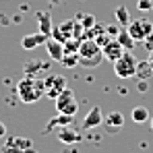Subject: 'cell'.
Here are the masks:
<instances>
[{
    "mask_svg": "<svg viewBox=\"0 0 153 153\" xmlns=\"http://www.w3.org/2000/svg\"><path fill=\"white\" fill-rule=\"evenodd\" d=\"M56 112L58 114H68V116H76V112H79V102H76L75 93H73V89H64L56 100Z\"/></svg>",
    "mask_w": 153,
    "mask_h": 153,
    "instance_id": "obj_4",
    "label": "cell"
},
{
    "mask_svg": "<svg viewBox=\"0 0 153 153\" xmlns=\"http://www.w3.org/2000/svg\"><path fill=\"white\" fill-rule=\"evenodd\" d=\"M44 85H46V95L56 100L64 89H66V79L62 75H48L44 79Z\"/></svg>",
    "mask_w": 153,
    "mask_h": 153,
    "instance_id": "obj_7",
    "label": "cell"
},
{
    "mask_svg": "<svg viewBox=\"0 0 153 153\" xmlns=\"http://www.w3.org/2000/svg\"><path fill=\"white\" fill-rule=\"evenodd\" d=\"M48 42V35H44V33H31V35H25L23 39H21V46H23V50H33V48H37V46H42V44H46Z\"/></svg>",
    "mask_w": 153,
    "mask_h": 153,
    "instance_id": "obj_13",
    "label": "cell"
},
{
    "mask_svg": "<svg viewBox=\"0 0 153 153\" xmlns=\"http://www.w3.org/2000/svg\"><path fill=\"white\" fill-rule=\"evenodd\" d=\"M137 64H139V60L132 56V52H124L114 62V73H116V76H120V79L137 76Z\"/></svg>",
    "mask_w": 153,
    "mask_h": 153,
    "instance_id": "obj_3",
    "label": "cell"
},
{
    "mask_svg": "<svg viewBox=\"0 0 153 153\" xmlns=\"http://www.w3.org/2000/svg\"><path fill=\"white\" fill-rule=\"evenodd\" d=\"M116 39H118V42L122 44V48H124L126 52H132V48H134V44H137V42L132 39V35L128 33V29H126V27H122V29L118 31Z\"/></svg>",
    "mask_w": 153,
    "mask_h": 153,
    "instance_id": "obj_17",
    "label": "cell"
},
{
    "mask_svg": "<svg viewBox=\"0 0 153 153\" xmlns=\"http://www.w3.org/2000/svg\"><path fill=\"white\" fill-rule=\"evenodd\" d=\"M147 60H149V62H151V66H153V50L149 52V58H147Z\"/></svg>",
    "mask_w": 153,
    "mask_h": 153,
    "instance_id": "obj_26",
    "label": "cell"
},
{
    "mask_svg": "<svg viewBox=\"0 0 153 153\" xmlns=\"http://www.w3.org/2000/svg\"><path fill=\"white\" fill-rule=\"evenodd\" d=\"M153 76V66L149 60H139V64H137V79H151Z\"/></svg>",
    "mask_w": 153,
    "mask_h": 153,
    "instance_id": "obj_18",
    "label": "cell"
},
{
    "mask_svg": "<svg viewBox=\"0 0 153 153\" xmlns=\"http://www.w3.org/2000/svg\"><path fill=\"white\" fill-rule=\"evenodd\" d=\"M75 122V116H68V114H58V116H54L50 120V124L46 126V132H50V130H54L56 126L64 128V126H71Z\"/></svg>",
    "mask_w": 153,
    "mask_h": 153,
    "instance_id": "obj_15",
    "label": "cell"
},
{
    "mask_svg": "<svg viewBox=\"0 0 153 153\" xmlns=\"http://www.w3.org/2000/svg\"><path fill=\"white\" fill-rule=\"evenodd\" d=\"M137 91H139V93H147V91H149V83H147L145 79H139V81H137Z\"/></svg>",
    "mask_w": 153,
    "mask_h": 153,
    "instance_id": "obj_23",
    "label": "cell"
},
{
    "mask_svg": "<svg viewBox=\"0 0 153 153\" xmlns=\"http://www.w3.org/2000/svg\"><path fill=\"white\" fill-rule=\"evenodd\" d=\"M103 60V50L95 39H83L79 46V64L85 68H95Z\"/></svg>",
    "mask_w": 153,
    "mask_h": 153,
    "instance_id": "obj_2",
    "label": "cell"
},
{
    "mask_svg": "<svg viewBox=\"0 0 153 153\" xmlns=\"http://www.w3.org/2000/svg\"><path fill=\"white\" fill-rule=\"evenodd\" d=\"M17 95L23 103H35L46 95V85L44 79H37L35 75H27L17 83Z\"/></svg>",
    "mask_w": 153,
    "mask_h": 153,
    "instance_id": "obj_1",
    "label": "cell"
},
{
    "mask_svg": "<svg viewBox=\"0 0 153 153\" xmlns=\"http://www.w3.org/2000/svg\"><path fill=\"white\" fill-rule=\"evenodd\" d=\"M126 29H128V33L132 35L134 42H141L143 44L147 39V35L153 33V23L149 19H137V21H130Z\"/></svg>",
    "mask_w": 153,
    "mask_h": 153,
    "instance_id": "obj_6",
    "label": "cell"
},
{
    "mask_svg": "<svg viewBox=\"0 0 153 153\" xmlns=\"http://www.w3.org/2000/svg\"><path fill=\"white\" fill-rule=\"evenodd\" d=\"M116 21H118L120 27H128V23H130V15H128L126 6H118V8H116Z\"/></svg>",
    "mask_w": 153,
    "mask_h": 153,
    "instance_id": "obj_19",
    "label": "cell"
},
{
    "mask_svg": "<svg viewBox=\"0 0 153 153\" xmlns=\"http://www.w3.org/2000/svg\"><path fill=\"white\" fill-rule=\"evenodd\" d=\"M35 19H37V23H39V33H44V35H48L52 37V17L50 13H46V10H39V13H35Z\"/></svg>",
    "mask_w": 153,
    "mask_h": 153,
    "instance_id": "obj_14",
    "label": "cell"
},
{
    "mask_svg": "<svg viewBox=\"0 0 153 153\" xmlns=\"http://www.w3.org/2000/svg\"><path fill=\"white\" fill-rule=\"evenodd\" d=\"M6 137V126H4V122L0 120V139H4Z\"/></svg>",
    "mask_w": 153,
    "mask_h": 153,
    "instance_id": "obj_25",
    "label": "cell"
},
{
    "mask_svg": "<svg viewBox=\"0 0 153 153\" xmlns=\"http://www.w3.org/2000/svg\"><path fill=\"white\" fill-rule=\"evenodd\" d=\"M60 62H62V66L73 68V66H76V64H79V54H64Z\"/></svg>",
    "mask_w": 153,
    "mask_h": 153,
    "instance_id": "obj_21",
    "label": "cell"
},
{
    "mask_svg": "<svg viewBox=\"0 0 153 153\" xmlns=\"http://www.w3.org/2000/svg\"><path fill=\"white\" fill-rule=\"evenodd\" d=\"M48 2H50V4H58L60 0H48Z\"/></svg>",
    "mask_w": 153,
    "mask_h": 153,
    "instance_id": "obj_27",
    "label": "cell"
},
{
    "mask_svg": "<svg viewBox=\"0 0 153 153\" xmlns=\"http://www.w3.org/2000/svg\"><path fill=\"white\" fill-rule=\"evenodd\" d=\"M75 19L85 27V31H87V29H93V27L97 25V21H95V17H93V15H83V13H81V15H76Z\"/></svg>",
    "mask_w": 153,
    "mask_h": 153,
    "instance_id": "obj_20",
    "label": "cell"
},
{
    "mask_svg": "<svg viewBox=\"0 0 153 153\" xmlns=\"http://www.w3.org/2000/svg\"><path fill=\"white\" fill-rule=\"evenodd\" d=\"M143 46H145V48H147L149 52L153 50V33H151V35H147V39L143 42Z\"/></svg>",
    "mask_w": 153,
    "mask_h": 153,
    "instance_id": "obj_24",
    "label": "cell"
},
{
    "mask_svg": "<svg viewBox=\"0 0 153 153\" xmlns=\"http://www.w3.org/2000/svg\"><path fill=\"white\" fill-rule=\"evenodd\" d=\"M102 50H103V58H105V60H110V62H116V60L126 52L124 48H122V44H120L116 37H114V39H110Z\"/></svg>",
    "mask_w": 153,
    "mask_h": 153,
    "instance_id": "obj_8",
    "label": "cell"
},
{
    "mask_svg": "<svg viewBox=\"0 0 153 153\" xmlns=\"http://www.w3.org/2000/svg\"><path fill=\"white\" fill-rule=\"evenodd\" d=\"M137 8L143 10V13L151 10V8H153V0H139V2H137Z\"/></svg>",
    "mask_w": 153,
    "mask_h": 153,
    "instance_id": "obj_22",
    "label": "cell"
},
{
    "mask_svg": "<svg viewBox=\"0 0 153 153\" xmlns=\"http://www.w3.org/2000/svg\"><path fill=\"white\" fill-rule=\"evenodd\" d=\"M2 153H37L33 149V141L27 137H8L2 145Z\"/></svg>",
    "mask_w": 153,
    "mask_h": 153,
    "instance_id": "obj_5",
    "label": "cell"
},
{
    "mask_svg": "<svg viewBox=\"0 0 153 153\" xmlns=\"http://www.w3.org/2000/svg\"><path fill=\"white\" fill-rule=\"evenodd\" d=\"M103 126L108 132H118L124 126V116L122 112H110L108 116H103Z\"/></svg>",
    "mask_w": 153,
    "mask_h": 153,
    "instance_id": "obj_10",
    "label": "cell"
},
{
    "mask_svg": "<svg viewBox=\"0 0 153 153\" xmlns=\"http://www.w3.org/2000/svg\"><path fill=\"white\" fill-rule=\"evenodd\" d=\"M149 124H151V128H153V116H151V120H149Z\"/></svg>",
    "mask_w": 153,
    "mask_h": 153,
    "instance_id": "obj_28",
    "label": "cell"
},
{
    "mask_svg": "<svg viewBox=\"0 0 153 153\" xmlns=\"http://www.w3.org/2000/svg\"><path fill=\"white\" fill-rule=\"evenodd\" d=\"M44 46H46V52H48V56H50L52 60H56V62L62 60V56H64V44L62 42H58L54 37H48V42Z\"/></svg>",
    "mask_w": 153,
    "mask_h": 153,
    "instance_id": "obj_12",
    "label": "cell"
},
{
    "mask_svg": "<svg viewBox=\"0 0 153 153\" xmlns=\"http://www.w3.org/2000/svg\"><path fill=\"white\" fill-rule=\"evenodd\" d=\"M56 137H58V141L64 143V145H75V143L81 141V130H76V128L71 124V126L60 128V130L56 132Z\"/></svg>",
    "mask_w": 153,
    "mask_h": 153,
    "instance_id": "obj_9",
    "label": "cell"
},
{
    "mask_svg": "<svg viewBox=\"0 0 153 153\" xmlns=\"http://www.w3.org/2000/svg\"><path fill=\"white\" fill-rule=\"evenodd\" d=\"M102 124H103L102 108H100V105H93V108L89 110V114L85 116V120H83V128H85V130H89V128L102 126Z\"/></svg>",
    "mask_w": 153,
    "mask_h": 153,
    "instance_id": "obj_11",
    "label": "cell"
},
{
    "mask_svg": "<svg viewBox=\"0 0 153 153\" xmlns=\"http://www.w3.org/2000/svg\"><path fill=\"white\" fill-rule=\"evenodd\" d=\"M130 118H132L134 124H143V122H149L151 120V114H149V110L145 105H134L132 112H130Z\"/></svg>",
    "mask_w": 153,
    "mask_h": 153,
    "instance_id": "obj_16",
    "label": "cell"
}]
</instances>
